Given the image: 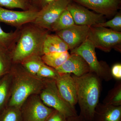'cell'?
Segmentation results:
<instances>
[{
  "mask_svg": "<svg viewBox=\"0 0 121 121\" xmlns=\"http://www.w3.org/2000/svg\"><path fill=\"white\" fill-rule=\"evenodd\" d=\"M19 28V36L11 51L13 63H20L32 56L43 55L44 42L50 31L32 23Z\"/></svg>",
  "mask_w": 121,
  "mask_h": 121,
  "instance_id": "6da1fadb",
  "label": "cell"
},
{
  "mask_svg": "<svg viewBox=\"0 0 121 121\" xmlns=\"http://www.w3.org/2000/svg\"><path fill=\"white\" fill-rule=\"evenodd\" d=\"M10 72L12 75V87L8 106L20 109L29 96L39 95L46 79H42L30 74L20 63L13 64Z\"/></svg>",
  "mask_w": 121,
  "mask_h": 121,
  "instance_id": "7a4b0ae2",
  "label": "cell"
},
{
  "mask_svg": "<svg viewBox=\"0 0 121 121\" xmlns=\"http://www.w3.org/2000/svg\"><path fill=\"white\" fill-rule=\"evenodd\" d=\"M75 82L80 114L86 121H93L96 106L99 103L101 79L90 72L80 77L73 75Z\"/></svg>",
  "mask_w": 121,
  "mask_h": 121,
  "instance_id": "3957f363",
  "label": "cell"
},
{
  "mask_svg": "<svg viewBox=\"0 0 121 121\" xmlns=\"http://www.w3.org/2000/svg\"><path fill=\"white\" fill-rule=\"evenodd\" d=\"M39 95L46 105L59 111L67 117L78 115L75 107L66 101L60 95L55 80L46 79L44 86Z\"/></svg>",
  "mask_w": 121,
  "mask_h": 121,
  "instance_id": "277c9868",
  "label": "cell"
},
{
  "mask_svg": "<svg viewBox=\"0 0 121 121\" xmlns=\"http://www.w3.org/2000/svg\"><path fill=\"white\" fill-rule=\"evenodd\" d=\"M95 48L88 39L78 47L71 51V53L79 55L89 65L90 72L95 74L100 79L110 81L112 78L111 69L106 62L98 60Z\"/></svg>",
  "mask_w": 121,
  "mask_h": 121,
  "instance_id": "5b68a950",
  "label": "cell"
},
{
  "mask_svg": "<svg viewBox=\"0 0 121 121\" xmlns=\"http://www.w3.org/2000/svg\"><path fill=\"white\" fill-rule=\"evenodd\" d=\"M87 39L93 44L95 48L105 52L114 49L121 51V32L102 27H90Z\"/></svg>",
  "mask_w": 121,
  "mask_h": 121,
  "instance_id": "8992f818",
  "label": "cell"
},
{
  "mask_svg": "<svg viewBox=\"0 0 121 121\" xmlns=\"http://www.w3.org/2000/svg\"><path fill=\"white\" fill-rule=\"evenodd\" d=\"M23 121H45L54 111L43 103L39 95H30L20 108Z\"/></svg>",
  "mask_w": 121,
  "mask_h": 121,
  "instance_id": "52a82bcc",
  "label": "cell"
},
{
  "mask_svg": "<svg viewBox=\"0 0 121 121\" xmlns=\"http://www.w3.org/2000/svg\"><path fill=\"white\" fill-rule=\"evenodd\" d=\"M72 0H54L39 11L32 23L51 31V28L67 8Z\"/></svg>",
  "mask_w": 121,
  "mask_h": 121,
  "instance_id": "ba28073f",
  "label": "cell"
},
{
  "mask_svg": "<svg viewBox=\"0 0 121 121\" xmlns=\"http://www.w3.org/2000/svg\"><path fill=\"white\" fill-rule=\"evenodd\" d=\"M77 25L92 27L105 22V17L90 11L82 5L72 1L67 8Z\"/></svg>",
  "mask_w": 121,
  "mask_h": 121,
  "instance_id": "9c48e42d",
  "label": "cell"
},
{
  "mask_svg": "<svg viewBox=\"0 0 121 121\" xmlns=\"http://www.w3.org/2000/svg\"><path fill=\"white\" fill-rule=\"evenodd\" d=\"M39 11L36 9L15 11L0 7V22L20 28L26 24L33 22L37 17Z\"/></svg>",
  "mask_w": 121,
  "mask_h": 121,
  "instance_id": "30bf717a",
  "label": "cell"
},
{
  "mask_svg": "<svg viewBox=\"0 0 121 121\" xmlns=\"http://www.w3.org/2000/svg\"><path fill=\"white\" fill-rule=\"evenodd\" d=\"M90 27L77 25L56 32V34L67 44L69 50H74L79 47L87 39Z\"/></svg>",
  "mask_w": 121,
  "mask_h": 121,
  "instance_id": "8fae6325",
  "label": "cell"
},
{
  "mask_svg": "<svg viewBox=\"0 0 121 121\" xmlns=\"http://www.w3.org/2000/svg\"><path fill=\"white\" fill-rule=\"evenodd\" d=\"M105 17L114 16L121 8V0H72Z\"/></svg>",
  "mask_w": 121,
  "mask_h": 121,
  "instance_id": "7c38bea8",
  "label": "cell"
},
{
  "mask_svg": "<svg viewBox=\"0 0 121 121\" xmlns=\"http://www.w3.org/2000/svg\"><path fill=\"white\" fill-rule=\"evenodd\" d=\"M56 69L59 74H73L78 77L90 72L89 65L84 59L74 53H71L65 62Z\"/></svg>",
  "mask_w": 121,
  "mask_h": 121,
  "instance_id": "4fadbf2b",
  "label": "cell"
},
{
  "mask_svg": "<svg viewBox=\"0 0 121 121\" xmlns=\"http://www.w3.org/2000/svg\"><path fill=\"white\" fill-rule=\"evenodd\" d=\"M59 92L66 101L73 106L78 103L75 82L71 74H60L56 80Z\"/></svg>",
  "mask_w": 121,
  "mask_h": 121,
  "instance_id": "5bb4252c",
  "label": "cell"
},
{
  "mask_svg": "<svg viewBox=\"0 0 121 121\" xmlns=\"http://www.w3.org/2000/svg\"><path fill=\"white\" fill-rule=\"evenodd\" d=\"M93 121H121V106L99 103L95 108Z\"/></svg>",
  "mask_w": 121,
  "mask_h": 121,
  "instance_id": "9a60e30c",
  "label": "cell"
},
{
  "mask_svg": "<svg viewBox=\"0 0 121 121\" xmlns=\"http://www.w3.org/2000/svg\"><path fill=\"white\" fill-rule=\"evenodd\" d=\"M69 50L67 44L56 34L49 33L44 42L43 54L52 52H64Z\"/></svg>",
  "mask_w": 121,
  "mask_h": 121,
  "instance_id": "2e32d148",
  "label": "cell"
},
{
  "mask_svg": "<svg viewBox=\"0 0 121 121\" xmlns=\"http://www.w3.org/2000/svg\"><path fill=\"white\" fill-rule=\"evenodd\" d=\"M12 75L11 72L0 78V114L7 107L12 87Z\"/></svg>",
  "mask_w": 121,
  "mask_h": 121,
  "instance_id": "e0dca14e",
  "label": "cell"
},
{
  "mask_svg": "<svg viewBox=\"0 0 121 121\" xmlns=\"http://www.w3.org/2000/svg\"><path fill=\"white\" fill-rule=\"evenodd\" d=\"M70 55L68 51L52 52L43 54L41 58L44 64L56 69L65 62Z\"/></svg>",
  "mask_w": 121,
  "mask_h": 121,
  "instance_id": "ac0fdd59",
  "label": "cell"
},
{
  "mask_svg": "<svg viewBox=\"0 0 121 121\" xmlns=\"http://www.w3.org/2000/svg\"><path fill=\"white\" fill-rule=\"evenodd\" d=\"M74 24H75L71 14L66 9L52 25L51 31L58 32L66 29Z\"/></svg>",
  "mask_w": 121,
  "mask_h": 121,
  "instance_id": "d6986e66",
  "label": "cell"
},
{
  "mask_svg": "<svg viewBox=\"0 0 121 121\" xmlns=\"http://www.w3.org/2000/svg\"><path fill=\"white\" fill-rule=\"evenodd\" d=\"M13 64L11 51L0 45V78L10 73Z\"/></svg>",
  "mask_w": 121,
  "mask_h": 121,
  "instance_id": "ffe728a7",
  "label": "cell"
},
{
  "mask_svg": "<svg viewBox=\"0 0 121 121\" xmlns=\"http://www.w3.org/2000/svg\"><path fill=\"white\" fill-rule=\"evenodd\" d=\"M19 33V28L14 31L7 32L0 25V45L11 51L17 40Z\"/></svg>",
  "mask_w": 121,
  "mask_h": 121,
  "instance_id": "44dd1931",
  "label": "cell"
},
{
  "mask_svg": "<svg viewBox=\"0 0 121 121\" xmlns=\"http://www.w3.org/2000/svg\"><path fill=\"white\" fill-rule=\"evenodd\" d=\"M41 56L39 55L32 56L25 59L20 64L30 74L36 76L44 64Z\"/></svg>",
  "mask_w": 121,
  "mask_h": 121,
  "instance_id": "7402d4cb",
  "label": "cell"
},
{
  "mask_svg": "<svg viewBox=\"0 0 121 121\" xmlns=\"http://www.w3.org/2000/svg\"><path fill=\"white\" fill-rule=\"evenodd\" d=\"M0 7L9 9H20L23 11L36 9L31 0H0Z\"/></svg>",
  "mask_w": 121,
  "mask_h": 121,
  "instance_id": "603a6c76",
  "label": "cell"
},
{
  "mask_svg": "<svg viewBox=\"0 0 121 121\" xmlns=\"http://www.w3.org/2000/svg\"><path fill=\"white\" fill-rule=\"evenodd\" d=\"M103 103L111 105L121 106V81L117 82L109 91L103 100Z\"/></svg>",
  "mask_w": 121,
  "mask_h": 121,
  "instance_id": "cb8c5ba5",
  "label": "cell"
},
{
  "mask_svg": "<svg viewBox=\"0 0 121 121\" xmlns=\"http://www.w3.org/2000/svg\"><path fill=\"white\" fill-rule=\"evenodd\" d=\"M0 121H23L20 109L7 107L0 114Z\"/></svg>",
  "mask_w": 121,
  "mask_h": 121,
  "instance_id": "d4e9b609",
  "label": "cell"
},
{
  "mask_svg": "<svg viewBox=\"0 0 121 121\" xmlns=\"http://www.w3.org/2000/svg\"><path fill=\"white\" fill-rule=\"evenodd\" d=\"M114 16L113 18L111 20L92 27H102L107 28L108 27L115 31L121 32V12H118Z\"/></svg>",
  "mask_w": 121,
  "mask_h": 121,
  "instance_id": "484cf974",
  "label": "cell"
},
{
  "mask_svg": "<svg viewBox=\"0 0 121 121\" xmlns=\"http://www.w3.org/2000/svg\"><path fill=\"white\" fill-rule=\"evenodd\" d=\"M36 76L42 79H53L56 80L59 76L60 74L55 68L44 64Z\"/></svg>",
  "mask_w": 121,
  "mask_h": 121,
  "instance_id": "4316f807",
  "label": "cell"
},
{
  "mask_svg": "<svg viewBox=\"0 0 121 121\" xmlns=\"http://www.w3.org/2000/svg\"><path fill=\"white\" fill-rule=\"evenodd\" d=\"M67 118L63 114L55 110L45 121H67Z\"/></svg>",
  "mask_w": 121,
  "mask_h": 121,
  "instance_id": "83f0119b",
  "label": "cell"
},
{
  "mask_svg": "<svg viewBox=\"0 0 121 121\" xmlns=\"http://www.w3.org/2000/svg\"><path fill=\"white\" fill-rule=\"evenodd\" d=\"M111 73L112 78L117 80H121V64L117 63L112 66L111 69Z\"/></svg>",
  "mask_w": 121,
  "mask_h": 121,
  "instance_id": "f1b7e54d",
  "label": "cell"
},
{
  "mask_svg": "<svg viewBox=\"0 0 121 121\" xmlns=\"http://www.w3.org/2000/svg\"><path fill=\"white\" fill-rule=\"evenodd\" d=\"M67 121H86L83 117L80 114L76 116L68 117Z\"/></svg>",
  "mask_w": 121,
  "mask_h": 121,
  "instance_id": "f546056e",
  "label": "cell"
},
{
  "mask_svg": "<svg viewBox=\"0 0 121 121\" xmlns=\"http://www.w3.org/2000/svg\"><path fill=\"white\" fill-rule=\"evenodd\" d=\"M34 0H31V1L32 2V3L33 4V2H34Z\"/></svg>",
  "mask_w": 121,
  "mask_h": 121,
  "instance_id": "4dcf8cb0",
  "label": "cell"
},
{
  "mask_svg": "<svg viewBox=\"0 0 121 121\" xmlns=\"http://www.w3.org/2000/svg\"><path fill=\"white\" fill-rule=\"evenodd\" d=\"M36 0H34V2H33V5H34V3H35V1Z\"/></svg>",
  "mask_w": 121,
  "mask_h": 121,
  "instance_id": "1f68e13d",
  "label": "cell"
}]
</instances>
